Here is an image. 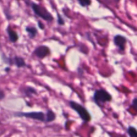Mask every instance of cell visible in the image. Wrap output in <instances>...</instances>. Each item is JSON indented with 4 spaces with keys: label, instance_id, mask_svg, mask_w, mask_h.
<instances>
[{
    "label": "cell",
    "instance_id": "1",
    "mask_svg": "<svg viewBox=\"0 0 137 137\" xmlns=\"http://www.w3.org/2000/svg\"><path fill=\"white\" fill-rule=\"evenodd\" d=\"M69 105H70V108L78 114L80 119L83 121V123H88L91 120L92 116H91L90 113L81 104L73 101V100H70Z\"/></svg>",
    "mask_w": 137,
    "mask_h": 137
},
{
    "label": "cell",
    "instance_id": "2",
    "mask_svg": "<svg viewBox=\"0 0 137 137\" xmlns=\"http://www.w3.org/2000/svg\"><path fill=\"white\" fill-rule=\"evenodd\" d=\"M92 99L98 106L102 108L104 104L111 102L112 100V96L104 89H98L94 91Z\"/></svg>",
    "mask_w": 137,
    "mask_h": 137
},
{
    "label": "cell",
    "instance_id": "3",
    "mask_svg": "<svg viewBox=\"0 0 137 137\" xmlns=\"http://www.w3.org/2000/svg\"><path fill=\"white\" fill-rule=\"evenodd\" d=\"M31 8L34 14L43 20L48 22H52L53 21V17L48 10L41 5L37 4L36 3L31 2Z\"/></svg>",
    "mask_w": 137,
    "mask_h": 137
},
{
    "label": "cell",
    "instance_id": "4",
    "mask_svg": "<svg viewBox=\"0 0 137 137\" xmlns=\"http://www.w3.org/2000/svg\"><path fill=\"white\" fill-rule=\"evenodd\" d=\"M14 117L18 118H26L28 119H32L34 120L45 122V113L43 112H17L14 113Z\"/></svg>",
    "mask_w": 137,
    "mask_h": 137
},
{
    "label": "cell",
    "instance_id": "5",
    "mask_svg": "<svg viewBox=\"0 0 137 137\" xmlns=\"http://www.w3.org/2000/svg\"><path fill=\"white\" fill-rule=\"evenodd\" d=\"M2 60L3 62L9 66H16L18 68L26 67L27 64L24 58L21 56H14L13 57L7 56L5 53H2Z\"/></svg>",
    "mask_w": 137,
    "mask_h": 137
},
{
    "label": "cell",
    "instance_id": "6",
    "mask_svg": "<svg viewBox=\"0 0 137 137\" xmlns=\"http://www.w3.org/2000/svg\"><path fill=\"white\" fill-rule=\"evenodd\" d=\"M33 54L37 58L43 60L51 54V51L48 46L46 45H40L34 49Z\"/></svg>",
    "mask_w": 137,
    "mask_h": 137
},
{
    "label": "cell",
    "instance_id": "7",
    "mask_svg": "<svg viewBox=\"0 0 137 137\" xmlns=\"http://www.w3.org/2000/svg\"><path fill=\"white\" fill-rule=\"evenodd\" d=\"M113 42L115 46L117 47L119 49V52L123 53L125 51L126 44L127 43L126 37L120 34H117L114 35L113 37Z\"/></svg>",
    "mask_w": 137,
    "mask_h": 137
},
{
    "label": "cell",
    "instance_id": "8",
    "mask_svg": "<svg viewBox=\"0 0 137 137\" xmlns=\"http://www.w3.org/2000/svg\"><path fill=\"white\" fill-rule=\"evenodd\" d=\"M6 32L8 36V40L11 43H16L19 40V35L16 31L14 30L10 25H8L6 28Z\"/></svg>",
    "mask_w": 137,
    "mask_h": 137
},
{
    "label": "cell",
    "instance_id": "9",
    "mask_svg": "<svg viewBox=\"0 0 137 137\" xmlns=\"http://www.w3.org/2000/svg\"><path fill=\"white\" fill-rule=\"evenodd\" d=\"M21 92L26 97L32 98L34 95H37V91L35 88L32 86H25L21 88Z\"/></svg>",
    "mask_w": 137,
    "mask_h": 137
},
{
    "label": "cell",
    "instance_id": "10",
    "mask_svg": "<svg viewBox=\"0 0 137 137\" xmlns=\"http://www.w3.org/2000/svg\"><path fill=\"white\" fill-rule=\"evenodd\" d=\"M25 31L28 34V37L30 39H34L35 38L37 35L38 34V30L34 26H28L25 28Z\"/></svg>",
    "mask_w": 137,
    "mask_h": 137
},
{
    "label": "cell",
    "instance_id": "11",
    "mask_svg": "<svg viewBox=\"0 0 137 137\" xmlns=\"http://www.w3.org/2000/svg\"><path fill=\"white\" fill-rule=\"evenodd\" d=\"M56 119V114L51 110H47L46 113L45 114V122L50 123L55 120Z\"/></svg>",
    "mask_w": 137,
    "mask_h": 137
},
{
    "label": "cell",
    "instance_id": "12",
    "mask_svg": "<svg viewBox=\"0 0 137 137\" xmlns=\"http://www.w3.org/2000/svg\"><path fill=\"white\" fill-rule=\"evenodd\" d=\"M126 133L130 137H137V130L133 126H128L126 128Z\"/></svg>",
    "mask_w": 137,
    "mask_h": 137
},
{
    "label": "cell",
    "instance_id": "13",
    "mask_svg": "<svg viewBox=\"0 0 137 137\" xmlns=\"http://www.w3.org/2000/svg\"><path fill=\"white\" fill-rule=\"evenodd\" d=\"M80 6L83 7H89L92 4V0H77Z\"/></svg>",
    "mask_w": 137,
    "mask_h": 137
},
{
    "label": "cell",
    "instance_id": "14",
    "mask_svg": "<svg viewBox=\"0 0 137 137\" xmlns=\"http://www.w3.org/2000/svg\"><path fill=\"white\" fill-rule=\"evenodd\" d=\"M57 23L60 26H64L65 25V20L63 18L62 16L58 12H57Z\"/></svg>",
    "mask_w": 137,
    "mask_h": 137
},
{
    "label": "cell",
    "instance_id": "15",
    "mask_svg": "<svg viewBox=\"0 0 137 137\" xmlns=\"http://www.w3.org/2000/svg\"><path fill=\"white\" fill-rule=\"evenodd\" d=\"M130 107L133 108L135 112L137 111V98L136 97H135L133 100V101H132V103H131Z\"/></svg>",
    "mask_w": 137,
    "mask_h": 137
},
{
    "label": "cell",
    "instance_id": "16",
    "mask_svg": "<svg viewBox=\"0 0 137 137\" xmlns=\"http://www.w3.org/2000/svg\"><path fill=\"white\" fill-rule=\"evenodd\" d=\"M5 93L4 90L0 88V101H1L5 98Z\"/></svg>",
    "mask_w": 137,
    "mask_h": 137
},
{
    "label": "cell",
    "instance_id": "17",
    "mask_svg": "<svg viewBox=\"0 0 137 137\" xmlns=\"http://www.w3.org/2000/svg\"><path fill=\"white\" fill-rule=\"evenodd\" d=\"M37 26H38L39 28L41 29L42 30H44L45 29V25L41 21H37Z\"/></svg>",
    "mask_w": 137,
    "mask_h": 137
},
{
    "label": "cell",
    "instance_id": "18",
    "mask_svg": "<svg viewBox=\"0 0 137 137\" xmlns=\"http://www.w3.org/2000/svg\"><path fill=\"white\" fill-rule=\"evenodd\" d=\"M83 73V70L82 69V68H80V67L78 68V74H79L80 75L81 74H82Z\"/></svg>",
    "mask_w": 137,
    "mask_h": 137
},
{
    "label": "cell",
    "instance_id": "19",
    "mask_svg": "<svg viewBox=\"0 0 137 137\" xmlns=\"http://www.w3.org/2000/svg\"><path fill=\"white\" fill-rule=\"evenodd\" d=\"M10 70H11V68H10V67H7L5 69V71L6 72H9V71H10Z\"/></svg>",
    "mask_w": 137,
    "mask_h": 137
}]
</instances>
